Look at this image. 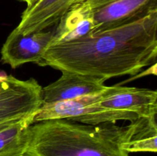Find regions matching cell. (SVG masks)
<instances>
[{
  "mask_svg": "<svg viewBox=\"0 0 157 156\" xmlns=\"http://www.w3.org/2000/svg\"><path fill=\"white\" fill-rule=\"evenodd\" d=\"M34 116L0 124V156H24L31 139Z\"/></svg>",
  "mask_w": 157,
  "mask_h": 156,
  "instance_id": "cell-12",
  "label": "cell"
},
{
  "mask_svg": "<svg viewBox=\"0 0 157 156\" xmlns=\"http://www.w3.org/2000/svg\"><path fill=\"white\" fill-rule=\"evenodd\" d=\"M78 1L37 0L26 7L15 30L23 35L45 30L47 28L58 24Z\"/></svg>",
  "mask_w": 157,
  "mask_h": 156,
  "instance_id": "cell-9",
  "label": "cell"
},
{
  "mask_svg": "<svg viewBox=\"0 0 157 156\" xmlns=\"http://www.w3.org/2000/svg\"><path fill=\"white\" fill-rule=\"evenodd\" d=\"M107 88L104 81L98 78L62 70L59 79L42 87L41 106L98 94Z\"/></svg>",
  "mask_w": 157,
  "mask_h": 156,
  "instance_id": "cell-8",
  "label": "cell"
},
{
  "mask_svg": "<svg viewBox=\"0 0 157 156\" xmlns=\"http://www.w3.org/2000/svg\"><path fill=\"white\" fill-rule=\"evenodd\" d=\"M18 1L25 2L26 5H27V6H31L32 4H33V3L35 2H36L37 0H18Z\"/></svg>",
  "mask_w": 157,
  "mask_h": 156,
  "instance_id": "cell-14",
  "label": "cell"
},
{
  "mask_svg": "<svg viewBox=\"0 0 157 156\" xmlns=\"http://www.w3.org/2000/svg\"><path fill=\"white\" fill-rule=\"evenodd\" d=\"M93 28L91 9L82 2L76 3L58 23L51 44L82 38L91 35Z\"/></svg>",
  "mask_w": 157,
  "mask_h": 156,
  "instance_id": "cell-10",
  "label": "cell"
},
{
  "mask_svg": "<svg viewBox=\"0 0 157 156\" xmlns=\"http://www.w3.org/2000/svg\"><path fill=\"white\" fill-rule=\"evenodd\" d=\"M87 125L67 119L33 123L24 156H130L121 149L127 127Z\"/></svg>",
  "mask_w": 157,
  "mask_h": 156,
  "instance_id": "cell-2",
  "label": "cell"
},
{
  "mask_svg": "<svg viewBox=\"0 0 157 156\" xmlns=\"http://www.w3.org/2000/svg\"><path fill=\"white\" fill-rule=\"evenodd\" d=\"M2 78L3 77H0V82H1V80H2Z\"/></svg>",
  "mask_w": 157,
  "mask_h": 156,
  "instance_id": "cell-15",
  "label": "cell"
},
{
  "mask_svg": "<svg viewBox=\"0 0 157 156\" xmlns=\"http://www.w3.org/2000/svg\"><path fill=\"white\" fill-rule=\"evenodd\" d=\"M157 9V0H114L91 9L92 34L136 22Z\"/></svg>",
  "mask_w": 157,
  "mask_h": 156,
  "instance_id": "cell-5",
  "label": "cell"
},
{
  "mask_svg": "<svg viewBox=\"0 0 157 156\" xmlns=\"http://www.w3.org/2000/svg\"><path fill=\"white\" fill-rule=\"evenodd\" d=\"M54 35L55 30H42L23 35L14 29L2 47V62L13 69L26 63L38 64L52 44Z\"/></svg>",
  "mask_w": 157,
  "mask_h": 156,
  "instance_id": "cell-6",
  "label": "cell"
},
{
  "mask_svg": "<svg viewBox=\"0 0 157 156\" xmlns=\"http://www.w3.org/2000/svg\"><path fill=\"white\" fill-rule=\"evenodd\" d=\"M99 106L112 110L131 112L138 117L157 114V92L150 89L113 86L101 92Z\"/></svg>",
  "mask_w": 157,
  "mask_h": 156,
  "instance_id": "cell-7",
  "label": "cell"
},
{
  "mask_svg": "<svg viewBox=\"0 0 157 156\" xmlns=\"http://www.w3.org/2000/svg\"><path fill=\"white\" fill-rule=\"evenodd\" d=\"M41 91L35 78L5 76L0 82V124L34 116L41 106Z\"/></svg>",
  "mask_w": 157,
  "mask_h": 156,
  "instance_id": "cell-4",
  "label": "cell"
},
{
  "mask_svg": "<svg viewBox=\"0 0 157 156\" xmlns=\"http://www.w3.org/2000/svg\"><path fill=\"white\" fill-rule=\"evenodd\" d=\"M113 1H114V0H78L77 3L82 2L87 6H88L90 9H96V8L101 7V6Z\"/></svg>",
  "mask_w": 157,
  "mask_h": 156,
  "instance_id": "cell-13",
  "label": "cell"
},
{
  "mask_svg": "<svg viewBox=\"0 0 157 156\" xmlns=\"http://www.w3.org/2000/svg\"><path fill=\"white\" fill-rule=\"evenodd\" d=\"M125 138L121 148L127 153L156 152V116L138 117L127 125Z\"/></svg>",
  "mask_w": 157,
  "mask_h": 156,
  "instance_id": "cell-11",
  "label": "cell"
},
{
  "mask_svg": "<svg viewBox=\"0 0 157 156\" xmlns=\"http://www.w3.org/2000/svg\"><path fill=\"white\" fill-rule=\"evenodd\" d=\"M157 9L142 19L80 39L51 44L38 63L107 80L156 64Z\"/></svg>",
  "mask_w": 157,
  "mask_h": 156,
  "instance_id": "cell-1",
  "label": "cell"
},
{
  "mask_svg": "<svg viewBox=\"0 0 157 156\" xmlns=\"http://www.w3.org/2000/svg\"><path fill=\"white\" fill-rule=\"evenodd\" d=\"M101 93L70 100L41 106L34 115L33 123L55 119H67L87 125L114 123L118 120L131 121L137 119L135 113L112 110L99 106Z\"/></svg>",
  "mask_w": 157,
  "mask_h": 156,
  "instance_id": "cell-3",
  "label": "cell"
}]
</instances>
